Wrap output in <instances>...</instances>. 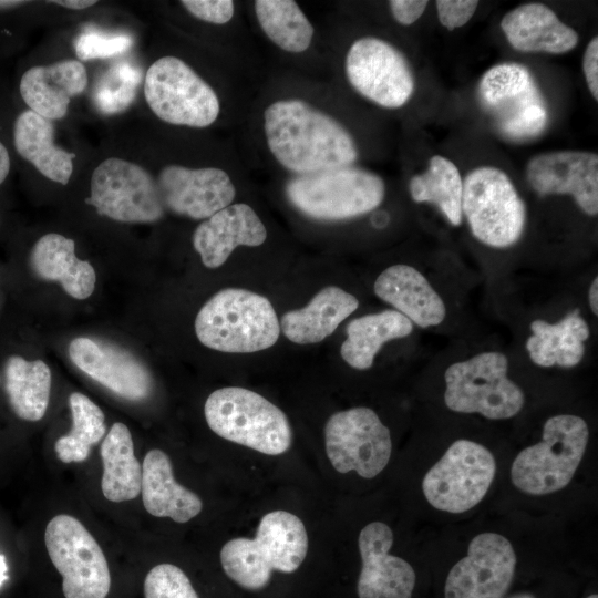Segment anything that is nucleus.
I'll return each instance as SVG.
<instances>
[{
	"instance_id": "nucleus-49",
	"label": "nucleus",
	"mask_w": 598,
	"mask_h": 598,
	"mask_svg": "<svg viewBox=\"0 0 598 598\" xmlns=\"http://www.w3.org/2000/svg\"><path fill=\"white\" fill-rule=\"evenodd\" d=\"M511 598H535V597L533 595H529V594H519V595L513 596Z\"/></svg>"
},
{
	"instance_id": "nucleus-15",
	"label": "nucleus",
	"mask_w": 598,
	"mask_h": 598,
	"mask_svg": "<svg viewBox=\"0 0 598 598\" xmlns=\"http://www.w3.org/2000/svg\"><path fill=\"white\" fill-rule=\"evenodd\" d=\"M516 554L501 534L487 532L470 543L467 555L450 570L445 598H503L512 585Z\"/></svg>"
},
{
	"instance_id": "nucleus-28",
	"label": "nucleus",
	"mask_w": 598,
	"mask_h": 598,
	"mask_svg": "<svg viewBox=\"0 0 598 598\" xmlns=\"http://www.w3.org/2000/svg\"><path fill=\"white\" fill-rule=\"evenodd\" d=\"M51 121L31 110L21 112L13 125V143L18 154L48 179L66 185L73 173L74 153L54 143Z\"/></svg>"
},
{
	"instance_id": "nucleus-45",
	"label": "nucleus",
	"mask_w": 598,
	"mask_h": 598,
	"mask_svg": "<svg viewBox=\"0 0 598 598\" xmlns=\"http://www.w3.org/2000/svg\"><path fill=\"white\" fill-rule=\"evenodd\" d=\"M11 167L7 147L0 142V185L6 181Z\"/></svg>"
},
{
	"instance_id": "nucleus-6",
	"label": "nucleus",
	"mask_w": 598,
	"mask_h": 598,
	"mask_svg": "<svg viewBox=\"0 0 598 598\" xmlns=\"http://www.w3.org/2000/svg\"><path fill=\"white\" fill-rule=\"evenodd\" d=\"M589 440L587 422L575 414L546 420L538 443L522 450L513 461V485L528 495L551 494L573 480Z\"/></svg>"
},
{
	"instance_id": "nucleus-2",
	"label": "nucleus",
	"mask_w": 598,
	"mask_h": 598,
	"mask_svg": "<svg viewBox=\"0 0 598 598\" xmlns=\"http://www.w3.org/2000/svg\"><path fill=\"white\" fill-rule=\"evenodd\" d=\"M308 551V536L301 519L286 511H272L260 519L254 538L238 537L220 550L226 575L247 590L265 588L274 570H297Z\"/></svg>"
},
{
	"instance_id": "nucleus-43",
	"label": "nucleus",
	"mask_w": 598,
	"mask_h": 598,
	"mask_svg": "<svg viewBox=\"0 0 598 598\" xmlns=\"http://www.w3.org/2000/svg\"><path fill=\"white\" fill-rule=\"evenodd\" d=\"M582 72L595 101H598V38L594 37L586 47L582 56Z\"/></svg>"
},
{
	"instance_id": "nucleus-40",
	"label": "nucleus",
	"mask_w": 598,
	"mask_h": 598,
	"mask_svg": "<svg viewBox=\"0 0 598 598\" xmlns=\"http://www.w3.org/2000/svg\"><path fill=\"white\" fill-rule=\"evenodd\" d=\"M179 3L192 17L216 25L230 22L236 11L231 0H182Z\"/></svg>"
},
{
	"instance_id": "nucleus-21",
	"label": "nucleus",
	"mask_w": 598,
	"mask_h": 598,
	"mask_svg": "<svg viewBox=\"0 0 598 598\" xmlns=\"http://www.w3.org/2000/svg\"><path fill=\"white\" fill-rule=\"evenodd\" d=\"M87 82L83 63L68 59L28 69L19 90L29 110L52 122L66 115L71 100L85 91Z\"/></svg>"
},
{
	"instance_id": "nucleus-3",
	"label": "nucleus",
	"mask_w": 598,
	"mask_h": 598,
	"mask_svg": "<svg viewBox=\"0 0 598 598\" xmlns=\"http://www.w3.org/2000/svg\"><path fill=\"white\" fill-rule=\"evenodd\" d=\"M195 333L205 347L228 353H250L272 347L280 334L268 298L247 289L226 288L199 309Z\"/></svg>"
},
{
	"instance_id": "nucleus-16",
	"label": "nucleus",
	"mask_w": 598,
	"mask_h": 598,
	"mask_svg": "<svg viewBox=\"0 0 598 598\" xmlns=\"http://www.w3.org/2000/svg\"><path fill=\"white\" fill-rule=\"evenodd\" d=\"M155 177L165 213L195 220L207 219L236 197L229 173L220 167L168 164Z\"/></svg>"
},
{
	"instance_id": "nucleus-27",
	"label": "nucleus",
	"mask_w": 598,
	"mask_h": 598,
	"mask_svg": "<svg viewBox=\"0 0 598 598\" xmlns=\"http://www.w3.org/2000/svg\"><path fill=\"white\" fill-rule=\"evenodd\" d=\"M529 328L532 334L525 347L535 364L543 368H573L581 362L590 329L579 309H574L555 323L536 319Z\"/></svg>"
},
{
	"instance_id": "nucleus-24",
	"label": "nucleus",
	"mask_w": 598,
	"mask_h": 598,
	"mask_svg": "<svg viewBox=\"0 0 598 598\" xmlns=\"http://www.w3.org/2000/svg\"><path fill=\"white\" fill-rule=\"evenodd\" d=\"M141 494L145 509L155 517L186 523L203 508L202 499L178 484L168 455L157 448L146 453L142 464Z\"/></svg>"
},
{
	"instance_id": "nucleus-14",
	"label": "nucleus",
	"mask_w": 598,
	"mask_h": 598,
	"mask_svg": "<svg viewBox=\"0 0 598 598\" xmlns=\"http://www.w3.org/2000/svg\"><path fill=\"white\" fill-rule=\"evenodd\" d=\"M324 444L337 472L354 471L363 478L381 473L392 452L389 429L373 410L365 406L333 413L324 426Z\"/></svg>"
},
{
	"instance_id": "nucleus-50",
	"label": "nucleus",
	"mask_w": 598,
	"mask_h": 598,
	"mask_svg": "<svg viewBox=\"0 0 598 598\" xmlns=\"http://www.w3.org/2000/svg\"><path fill=\"white\" fill-rule=\"evenodd\" d=\"M587 598H598V596L596 594L595 595L592 594V595L588 596Z\"/></svg>"
},
{
	"instance_id": "nucleus-41",
	"label": "nucleus",
	"mask_w": 598,
	"mask_h": 598,
	"mask_svg": "<svg viewBox=\"0 0 598 598\" xmlns=\"http://www.w3.org/2000/svg\"><path fill=\"white\" fill-rule=\"evenodd\" d=\"M440 23L447 30L465 25L478 8L475 0H437L435 1Z\"/></svg>"
},
{
	"instance_id": "nucleus-36",
	"label": "nucleus",
	"mask_w": 598,
	"mask_h": 598,
	"mask_svg": "<svg viewBox=\"0 0 598 598\" xmlns=\"http://www.w3.org/2000/svg\"><path fill=\"white\" fill-rule=\"evenodd\" d=\"M142 71L130 62L112 64L96 81L92 100L97 111L113 115L125 111L135 100Z\"/></svg>"
},
{
	"instance_id": "nucleus-12",
	"label": "nucleus",
	"mask_w": 598,
	"mask_h": 598,
	"mask_svg": "<svg viewBox=\"0 0 598 598\" xmlns=\"http://www.w3.org/2000/svg\"><path fill=\"white\" fill-rule=\"evenodd\" d=\"M44 542L62 576L65 598H106L111 588L107 560L79 519L66 514L54 516L47 525Z\"/></svg>"
},
{
	"instance_id": "nucleus-26",
	"label": "nucleus",
	"mask_w": 598,
	"mask_h": 598,
	"mask_svg": "<svg viewBox=\"0 0 598 598\" xmlns=\"http://www.w3.org/2000/svg\"><path fill=\"white\" fill-rule=\"evenodd\" d=\"M30 265L38 277L59 282L75 299H86L95 287L93 266L75 255V243L61 234L38 239L30 254Z\"/></svg>"
},
{
	"instance_id": "nucleus-35",
	"label": "nucleus",
	"mask_w": 598,
	"mask_h": 598,
	"mask_svg": "<svg viewBox=\"0 0 598 598\" xmlns=\"http://www.w3.org/2000/svg\"><path fill=\"white\" fill-rule=\"evenodd\" d=\"M69 405L72 429L56 440L54 450L61 462L80 463L89 457L91 447L105 434L104 413L90 398L80 392L70 394Z\"/></svg>"
},
{
	"instance_id": "nucleus-13",
	"label": "nucleus",
	"mask_w": 598,
	"mask_h": 598,
	"mask_svg": "<svg viewBox=\"0 0 598 598\" xmlns=\"http://www.w3.org/2000/svg\"><path fill=\"white\" fill-rule=\"evenodd\" d=\"M344 74L359 95L384 109L402 107L415 89L404 54L377 37H362L350 44L344 56Z\"/></svg>"
},
{
	"instance_id": "nucleus-19",
	"label": "nucleus",
	"mask_w": 598,
	"mask_h": 598,
	"mask_svg": "<svg viewBox=\"0 0 598 598\" xmlns=\"http://www.w3.org/2000/svg\"><path fill=\"white\" fill-rule=\"evenodd\" d=\"M361 571L358 579L359 598H411L416 575L404 559L391 555V528L372 522L359 534Z\"/></svg>"
},
{
	"instance_id": "nucleus-7",
	"label": "nucleus",
	"mask_w": 598,
	"mask_h": 598,
	"mask_svg": "<svg viewBox=\"0 0 598 598\" xmlns=\"http://www.w3.org/2000/svg\"><path fill=\"white\" fill-rule=\"evenodd\" d=\"M507 357L485 351L452 363L444 372L446 406L458 413H478L489 420L515 416L525 394L507 375Z\"/></svg>"
},
{
	"instance_id": "nucleus-20",
	"label": "nucleus",
	"mask_w": 598,
	"mask_h": 598,
	"mask_svg": "<svg viewBox=\"0 0 598 598\" xmlns=\"http://www.w3.org/2000/svg\"><path fill=\"white\" fill-rule=\"evenodd\" d=\"M266 238V226L255 209L246 203H233L204 219L194 230L192 241L203 265L215 269L237 247H258Z\"/></svg>"
},
{
	"instance_id": "nucleus-11",
	"label": "nucleus",
	"mask_w": 598,
	"mask_h": 598,
	"mask_svg": "<svg viewBox=\"0 0 598 598\" xmlns=\"http://www.w3.org/2000/svg\"><path fill=\"white\" fill-rule=\"evenodd\" d=\"M86 203L110 219L150 224L164 217L156 177L134 162L109 157L93 171Z\"/></svg>"
},
{
	"instance_id": "nucleus-44",
	"label": "nucleus",
	"mask_w": 598,
	"mask_h": 598,
	"mask_svg": "<svg viewBox=\"0 0 598 598\" xmlns=\"http://www.w3.org/2000/svg\"><path fill=\"white\" fill-rule=\"evenodd\" d=\"M56 6L70 9V10H84L97 3L94 0H54L50 1Z\"/></svg>"
},
{
	"instance_id": "nucleus-5",
	"label": "nucleus",
	"mask_w": 598,
	"mask_h": 598,
	"mask_svg": "<svg viewBox=\"0 0 598 598\" xmlns=\"http://www.w3.org/2000/svg\"><path fill=\"white\" fill-rule=\"evenodd\" d=\"M204 414L218 436L267 455L289 450L292 431L287 415L262 395L240 386L210 393Z\"/></svg>"
},
{
	"instance_id": "nucleus-1",
	"label": "nucleus",
	"mask_w": 598,
	"mask_h": 598,
	"mask_svg": "<svg viewBox=\"0 0 598 598\" xmlns=\"http://www.w3.org/2000/svg\"><path fill=\"white\" fill-rule=\"evenodd\" d=\"M266 146L292 176L354 165L359 150L336 117L300 97H282L262 112Z\"/></svg>"
},
{
	"instance_id": "nucleus-4",
	"label": "nucleus",
	"mask_w": 598,
	"mask_h": 598,
	"mask_svg": "<svg viewBox=\"0 0 598 598\" xmlns=\"http://www.w3.org/2000/svg\"><path fill=\"white\" fill-rule=\"evenodd\" d=\"M285 195L300 214L320 221H340L378 208L385 183L378 174L355 165L291 176Z\"/></svg>"
},
{
	"instance_id": "nucleus-10",
	"label": "nucleus",
	"mask_w": 598,
	"mask_h": 598,
	"mask_svg": "<svg viewBox=\"0 0 598 598\" xmlns=\"http://www.w3.org/2000/svg\"><path fill=\"white\" fill-rule=\"evenodd\" d=\"M496 474L492 452L471 440H457L426 472L423 494L434 508L460 514L476 506L486 495Z\"/></svg>"
},
{
	"instance_id": "nucleus-8",
	"label": "nucleus",
	"mask_w": 598,
	"mask_h": 598,
	"mask_svg": "<svg viewBox=\"0 0 598 598\" xmlns=\"http://www.w3.org/2000/svg\"><path fill=\"white\" fill-rule=\"evenodd\" d=\"M462 214L472 235L492 248H507L522 237L526 207L508 175L478 166L463 179Z\"/></svg>"
},
{
	"instance_id": "nucleus-37",
	"label": "nucleus",
	"mask_w": 598,
	"mask_h": 598,
	"mask_svg": "<svg viewBox=\"0 0 598 598\" xmlns=\"http://www.w3.org/2000/svg\"><path fill=\"white\" fill-rule=\"evenodd\" d=\"M145 598H198L186 574L172 564L154 566L144 580Z\"/></svg>"
},
{
	"instance_id": "nucleus-39",
	"label": "nucleus",
	"mask_w": 598,
	"mask_h": 598,
	"mask_svg": "<svg viewBox=\"0 0 598 598\" xmlns=\"http://www.w3.org/2000/svg\"><path fill=\"white\" fill-rule=\"evenodd\" d=\"M547 120L548 114L544 102H537L502 121L501 128L513 137L534 136L544 130Z\"/></svg>"
},
{
	"instance_id": "nucleus-18",
	"label": "nucleus",
	"mask_w": 598,
	"mask_h": 598,
	"mask_svg": "<svg viewBox=\"0 0 598 598\" xmlns=\"http://www.w3.org/2000/svg\"><path fill=\"white\" fill-rule=\"evenodd\" d=\"M68 351L74 365L118 396L140 401L151 394V373L130 352L87 337L73 339Z\"/></svg>"
},
{
	"instance_id": "nucleus-42",
	"label": "nucleus",
	"mask_w": 598,
	"mask_h": 598,
	"mask_svg": "<svg viewBox=\"0 0 598 598\" xmlns=\"http://www.w3.org/2000/svg\"><path fill=\"white\" fill-rule=\"evenodd\" d=\"M393 19L402 25H411L424 13L429 2L424 0H391L388 2Z\"/></svg>"
},
{
	"instance_id": "nucleus-47",
	"label": "nucleus",
	"mask_w": 598,
	"mask_h": 598,
	"mask_svg": "<svg viewBox=\"0 0 598 598\" xmlns=\"http://www.w3.org/2000/svg\"><path fill=\"white\" fill-rule=\"evenodd\" d=\"M7 573H8V565L6 563V558L2 554H0V587L8 579Z\"/></svg>"
},
{
	"instance_id": "nucleus-23",
	"label": "nucleus",
	"mask_w": 598,
	"mask_h": 598,
	"mask_svg": "<svg viewBox=\"0 0 598 598\" xmlns=\"http://www.w3.org/2000/svg\"><path fill=\"white\" fill-rule=\"evenodd\" d=\"M378 298L420 328L443 322L446 307L426 277L416 268L396 264L384 269L373 285Z\"/></svg>"
},
{
	"instance_id": "nucleus-46",
	"label": "nucleus",
	"mask_w": 598,
	"mask_h": 598,
	"mask_svg": "<svg viewBox=\"0 0 598 598\" xmlns=\"http://www.w3.org/2000/svg\"><path fill=\"white\" fill-rule=\"evenodd\" d=\"M588 301L591 312L598 315V278L597 276L592 279L589 291H588Z\"/></svg>"
},
{
	"instance_id": "nucleus-31",
	"label": "nucleus",
	"mask_w": 598,
	"mask_h": 598,
	"mask_svg": "<svg viewBox=\"0 0 598 598\" xmlns=\"http://www.w3.org/2000/svg\"><path fill=\"white\" fill-rule=\"evenodd\" d=\"M4 388L11 409L22 420H41L48 409L51 371L41 360L27 361L19 355L8 358Z\"/></svg>"
},
{
	"instance_id": "nucleus-9",
	"label": "nucleus",
	"mask_w": 598,
	"mask_h": 598,
	"mask_svg": "<svg viewBox=\"0 0 598 598\" xmlns=\"http://www.w3.org/2000/svg\"><path fill=\"white\" fill-rule=\"evenodd\" d=\"M144 96L163 122L176 126L205 128L220 114V100L213 86L184 60L165 55L146 71Z\"/></svg>"
},
{
	"instance_id": "nucleus-29",
	"label": "nucleus",
	"mask_w": 598,
	"mask_h": 598,
	"mask_svg": "<svg viewBox=\"0 0 598 598\" xmlns=\"http://www.w3.org/2000/svg\"><path fill=\"white\" fill-rule=\"evenodd\" d=\"M412 331L413 323L394 309L365 315L348 323L340 354L351 368L367 370L384 343L405 338Z\"/></svg>"
},
{
	"instance_id": "nucleus-25",
	"label": "nucleus",
	"mask_w": 598,
	"mask_h": 598,
	"mask_svg": "<svg viewBox=\"0 0 598 598\" xmlns=\"http://www.w3.org/2000/svg\"><path fill=\"white\" fill-rule=\"evenodd\" d=\"M359 307V300L342 288L321 289L310 302L281 317L280 330L297 344L317 343L331 336Z\"/></svg>"
},
{
	"instance_id": "nucleus-32",
	"label": "nucleus",
	"mask_w": 598,
	"mask_h": 598,
	"mask_svg": "<svg viewBox=\"0 0 598 598\" xmlns=\"http://www.w3.org/2000/svg\"><path fill=\"white\" fill-rule=\"evenodd\" d=\"M409 193L415 203L435 205L453 226L461 225L463 179L447 157L433 155L426 169L411 177Z\"/></svg>"
},
{
	"instance_id": "nucleus-48",
	"label": "nucleus",
	"mask_w": 598,
	"mask_h": 598,
	"mask_svg": "<svg viewBox=\"0 0 598 598\" xmlns=\"http://www.w3.org/2000/svg\"><path fill=\"white\" fill-rule=\"evenodd\" d=\"M27 3V1H20V0H0V10L2 9H11L14 7H19Z\"/></svg>"
},
{
	"instance_id": "nucleus-17",
	"label": "nucleus",
	"mask_w": 598,
	"mask_h": 598,
	"mask_svg": "<svg viewBox=\"0 0 598 598\" xmlns=\"http://www.w3.org/2000/svg\"><path fill=\"white\" fill-rule=\"evenodd\" d=\"M526 179L538 196L570 195L589 216L598 214V155L585 151H554L534 155Z\"/></svg>"
},
{
	"instance_id": "nucleus-38",
	"label": "nucleus",
	"mask_w": 598,
	"mask_h": 598,
	"mask_svg": "<svg viewBox=\"0 0 598 598\" xmlns=\"http://www.w3.org/2000/svg\"><path fill=\"white\" fill-rule=\"evenodd\" d=\"M133 39L127 34H109L96 30H86L74 41L76 56L82 61L106 59L127 51Z\"/></svg>"
},
{
	"instance_id": "nucleus-30",
	"label": "nucleus",
	"mask_w": 598,
	"mask_h": 598,
	"mask_svg": "<svg viewBox=\"0 0 598 598\" xmlns=\"http://www.w3.org/2000/svg\"><path fill=\"white\" fill-rule=\"evenodd\" d=\"M100 455L103 464L101 489L114 503L134 499L141 494L142 465L134 454L128 427L115 422L104 437Z\"/></svg>"
},
{
	"instance_id": "nucleus-22",
	"label": "nucleus",
	"mask_w": 598,
	"mask_h": 598,
	"mask_svg": "<svg viewBox=\"0 0 598 598\" xmlns=\"http://www.w3.org/2000/svg\"><path fill=\"white\" fill-rule=\"evenodd\" d=\"M501 29L511 47L524 53L564 54L579 41L577 31L564 23L546 4H520L501 20Z\"/></svg>"
},
{
	"instance_id": "nucleus-34",
	"label": "nucleus",
	"mask_w": 598,
	"mask_h": 598,
	"mask_svg": "<svg viewBox=\"0 0 598 598\" xmlns=\"http://www.w3.org/2000/svg\"><path fill=\"white\" fill-rule=\"evenodd\" d=\"M478 91L488 106L503 110L501 121L533 103L543 102L529 70L515 62L489 68L480 81Z\"/></svg>"
},
{
	"instance_id": "nucleus-33",
	"label": "nucleus",
	"mask_w": 598,
	"mask_h": 598,
	"mask_svg": "<svg viewBox=\"0 0 598 598\" xmlns=\"http://www.w3.org/2000/svg\"><path fill=\"white\" fill-rule=\"evenodd\" d=\"M254 12L261 31L280 50L300 54L311 47L315 28L292 0H256Z\"/></svg>"
}]
</instances>
